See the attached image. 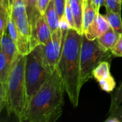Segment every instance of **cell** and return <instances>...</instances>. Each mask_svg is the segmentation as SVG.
I'll return each mask as SVG.
<instances>
[{
    "instance_id": "cell-1",
    "label": "cell",
    "mask_w": 122,
    "mask_h": 122,
    "mask_svg": "<svg viewBox=\"0 0 122 122\" xmlns=\"http://www.w3.org/2000/svg\"><path fill=\"white\" fill-rule=\"evenodd\" d=\"M65 92L62 79L55 69L27 103L22 122L58 121L63 112Z\"/></svg>"
},
{
    "instance_id": "cell-2",
    "label": "cell",
    "mask_w": 122,
    "mask_h": 122,
    "mask_svg": "<svg viewBox=\"0 0 122 122\" xmlns=\"http://www.w3.org/2000/svg\"><path fill=\"white\" fill-rule=\"evenodd\" d=\"M83 34L70 29L65 37L61 54L57 65L68 97L76 108L83 86L81 76V50Z\"/></svg>"
},
{
    "instance_id": "cell-3",
    "label": "cell",
    "mask_w": 122,
    "mask_h": 122,
    "mask_svg": "<svg viewBox=\"0 0 122 122\" xmlns=\"http://www.w3.org/2000/svg\"><path fill=\"white\" fill-rule=\"evenodd\" d=\"M25 60L26 56L19 55L12 66L5 84L7 113L9 115L13 114L21 122L27 107Z\"/></svg>"
},
{
    "instance_id": "cell-4",
    "label": "cell",
    "mask_w": 122,
    "mask_h": 122,
    "mask_svg": "<svg viewBox=\"0 0 122 122\" xmlns=\"http://www.w3.org/2000/svg\"><path fill=\"white\" fill-rule=\"evenodd\" d=\"M24 74L27 104L52 74L44 55L43 45H37L26 55Z\"/></svg>"
},
{
    "instance_id": "cell-5",
    "label": "cell",
    "mask_w": 122,
    "mask_h": 122,
    "mask_svg": "<svg viewBox=\"0 0 122 122\" xmlns=\"http://www.w3.org/2000/svg\"><path fill=\"white\" fill-rule=\"evenodd\" d=\"M113 54L111 50L102 47L97 39L89 40L83 34L81 50V76L83 86L91 78L95 68L102 61H111Z\"/></svg>"
},
{
    "instance_id": "cell-6",
    "label": "cell",
    "mask_w": 122,
    "mask_h": 122,
    "mask_svg": "<svg viewBox=\"0 0 122 122\" xmlns=\"http://www.w3.org/2000/svg\"><path fill=\"white\" fill-rule=\"evenodd\" d=\"M68 30L61 29L59 27L58 29L52 33V37L50 41L45 45H43V51L46 61L52 72L57 68L64 39Z\"/></svg>"
},
{
    "instance_id": "cell-7",
    "label": "cell",
    "mask_w": 122,
    "mask_h": 122,
    "mask_svg": "<svg viewBox=\"0 0 122 122\" xmlns=\"http://www.w3.org/2000/svg\"><path fill=\"white\" fill-rule=\"evenodd\" d=\"M11 11L18 30V34L24 37L30 42L31 30L24 0H14L11 7Z\"/></svg>"
},
{
    "instance_id": "cell-8",
    "label": "cell",
    "mask_w": 122,
    "mask_h": 122,
    "mask_svg": "<svg viewBox=\"0 0 122 122\" xmlns=\"http://www.w3.org/2000/svg\"><path fill=\"white\" fill-rule=\"evenodd\" d=\"M93 77L97 81L101 90L110 93L116 88V81L111 73L110 61L101 62L94 69Z\"/></svg>"
},
{
    "instance_id": "cell-9",
    "label": "cell",
    "mask_w": 122,
    "mask_h": 122,
    "mask_svg": "<svg viewBox=\"0 0 122 122\" xmlns=\"http://www.w3.org/2000/svg\"><path fill=\"white\" fill-rule=\"evenodd\" d=\"M52 37V31L43 15H41L38 19L35 28L31 34V50L38 44L45 45L47 44Z\"/></svg>"
},
{
    "instance_id": "cell-10",
    "label": "cell",
    "mask_w": 122,
    "mask_h": 122,
    "mask_svg": "<svg viewBox=\"0 0 122 122\" xmlns=\"http://www.w3.org/2000/svg\"><path fill=\"white\" fill-rule=\"evenodd\" d=\"M110 28L105 16L98 13L93 22L84 31V35L89 40H95L103 35Z\"/></svg>"
},
{
    "instance_id": "cell-11",
    "label": "cell",
    "mask_w": 122,
    "mask_h": 122,
    "mask_svg": "<svg viewBox=\"0 0 122 122\" xmlns=\"http://www.w3.org/2000/svg\"><path fill=\"white\" fill-rule=\"evenodd\" d=\"M0 45L10 64L13 65L14 62L16 61L19 54L18 53L16 42L9 35L6 29L0 39Z\"/></svg>"
},
{
    "instance_id": "cell-12",
    "label": "cell",
    "mask_w": 122,
    "mask_h": 122,
    "mask_svg": "<svg viewBox=\"0 0 122 122\" xmlns=\"http://www.w3.org/2000/svg\"><path fill=\"white\" fill-rule=\"evenodd\" d=\"M73 14L76 30L81 34H84L83 29V9L86 0H68Z\"/></svg>"
},
{
    "instance_id": "cell-13",
    "label": "cell",
    "mask_w": 122,
    "mask_h": 122,
    "mask_svg": "<svg viewBox=\"0 0 122 122\" xmlns=\"http://www.w3.org/2000/svg\"><path fill=\"white\" fill-rule=\"evenodd\" d=\"M24 3L32 34L35 28L36 23L42 14L38 8V0H24Z\"/></svg>"
},
{
    "instance_id": "cell-14",
    "label": "cell",
    "mask_w": 122,
    "mask_h": 122,
    "mask_svg": "<svg viewBox=\"0 0 122 122\" xmlns=\"http://www.w3.org/2000/svg\"><path fill=\"white\" fill-rule=\"evenodd\" d=\"M43 16L47 21L48 26L50 28V30L52 32L55 31L57 29L59 28V24H60V20L58 15L57 14L55 7V4H54V0H51L50 2L49 3L44 14Z\"/></svg>"
},
{
    "instance_id": "cell-15",
    "label": "cell",
    "mask_w": 122,
    "mask_h": 122,
    "mask_svg": "<svg viewBox=\"0 0 122 122\" xmlns=\"http://www.w3.org/2000/svg\"><path fill=\"white\" fill-rule=\"evenodd\" d=\"M119 36V34L116 33L110 27L107 31L96 39L102 47L106 50H111L113 46L116 44Z\"/></svg>"
},
{
    "instance_id": "cell-16",
    "label": "cell",
    "mask_w": 122,
    "mask_h": 122,
    "mask_svg": "<svg viewBox=\"0 0 122 122\" xmlns=\"http://www.w3.org/2000/svg\"><path fill=\"white\" fill-rule=\"evenodd\" d=\"M99 13L96 10V8L93 3L92 0H86L84 9H83V29H87V27L93 22L96 18L97 14Z\"/></svg>"
},
{
    "instance_id": "cell-17",
    "label": "cell",
    "mask_w": 122,
    "mask_h": 122,
    "mask_svg": "<svg viewBox=\"0 0 122 122\" xmlns=\"http://www.w3.org/2000/svg\"><path fill=\"white\" fill-rule=\"evenodd\" d=\"M105 16L110 25V27L113 29L118 34L122 33V20L121 13L114 12L112 11L106 10Z\"/></svg>"
},
{
    "instance_id": "cell-18",
    "label": "cell",
    "mask_w": 122,
    "mask_h": 122,
    "mask_svg": "<svg viewBox=\"0 0 122 122\" xmlns=\"http://www.w3.org/2000/svg\"><path fill=\"white\" fill-rule=\"evenodd\" d=\"M12 66L0 45V82L6 84Z\"/></svg>"
},
{
    "instance_id": "cell-19",
    "label": "cell",
    "mask_w": 122,
    "mask_h": 122,
    "mask_svg": "<svg viewBox=\"0 0 122 122\" xmlns=\"http://www.w3.org/2000/svg\"><path fill=\"white\" fill-rule=\"evenodd\" d=\"M111 104L109 108V114L114 112L122 103V81L118 88L116 89L114 94L111 95Z\"/></svg>"
},
{
    "instance_id": "cell-20",
    "label": "cell",
    "mask_w": 122,
    "mask_h": 122,
    "mask_svg": "<svg viewBox=\"0 0 122 122\" xmlns=\"http://www.w3.org/2000/svg\"><path fill=\"white\" fill-rule=\"evenodd\" d=\"M6 31L9 34V35L11 36V38L16 42L18 38V30L16 26V24L14 22V20L13 19L11 9L9 13L8 16V21H7V26H6Z\"/></svg>"
},
{
    "instance_id": "cell-21",
    "label": "cell",
    "mask_w": 122,
    "mask_h": 122,
    "mask_svg": "<svg viewBox=\"0 0 122 122\" xmlns=\"http://www.w3.org/2000/svg\"><path fill=\"white\" fill-rule=\"evenodd\" d=\"M9 11L3 4H0V39L6 29Z\"/></svg>"
},
{
    "instance_id": "cell-22",
    "label": "cell",
    "mask_w": 122,
    "mask_h": 122,
    "mask_svg": "<svg viewBox=\"0 0 122 122\" xmlns=\"http://www.w3.org/2000/svg\"><path fill=\"white\" fill-rule=\"evenodd\" d=\"M122 0H105L104 6L106 10L121 13Z\"/></svg>"
},
{
    "instance_id": "cell-23",
    "label": "cell",
    "mask_w": 122,
    "mask_h": 122,
    "mask_svg": "<svg viewBox=\"0 0 122 122\" xmlns=\"http://www.w3.org/2000/svg\"><path fill=\"white\" fill-rule=\"evenodd\" d=\"M66 2L67 0H54L55 7L59 17V20L62 19L65 16Z\"/></svg>"
},
{
    "instance_id": "cell-24",
    "label": "cell",
    "mask_w": 122,
    "mask_h": 122,
    "mask_svg": "<svg viewBox=\"0 0 122 122\" xmlns=\"http://www.w3.org/2000/svg\"><path fill=\"white\" fill-rule=\"evenodd\" d=\"M65 19L67 20L70 29H76V23H75V20H74V17H73V14L69 4V1L67 0L66 2V6H65Z\"/></svg>"
},
{
    "instance_id": "cell-25",
    "label": "cell",
    "mask_w": 122,
    "mask_h": 122,
    "mask_svg": "<svg viewBox=\"0 0 122 122\" xmlns=\"http://www.w3.org/2000/svg\"><path fill=\"white\" fill-rule=\"evenodd\" d=\"M106 122H122V105L121 104L114 112L109 114Z\"/></svg>"
},
{
    "instance_id": "cell-26",
    "label": "cell",
    "mask_w": 122,
    "mask_h": 122,
    "mask_svg": "<svg viewBox=\"0 0 122 122\" xmlns=\"http://www.w3.org/2000/svg\"><path fill=\"white\" fill-rule=\"evenodd\" d=\"M111 51L114 56L122 57V33L119 34L116 44L111 49Z\"/></svg>"
},
{
    "instance_id": "cell-27",
    "label": "cell",
    "mask_w": 122,
    "mask_h": 122,
    "mask_svg": "<svg viewBox=\"0 0 122 122\" xmlns=\"http://www.w3.org/2000/svg\"><path fill=\"white\" fill-rule=\"evenodd\" d=\"M6 107V90H5V84L0 82V114Z\"/></svg>"
},
{
    "instance_id": "cell-28",
    "label": "cell",
    "mask_w": 122,
    "mask_h": 122,
    "mask_svg": "<svg viewBox=\"0 0 122 122\" xmlns=\"http://www.w3.org/2000/svg\"><path fill=\"white\" fill-rule=\"evenodd\" d=\"M50 1L51 0H38V8L42 15L44 14Z\"/></svg>"
},
{
    "instance_id": "cell-29",
    "label": "cell",
    "mask_w": 122,
    "mask_h": 122,
    "mask_svg": "<svg viewBox=\"0 0 122 122\" xmlns=\"http://www.w3.org/2000/svg\"><path fill=\"white\" fill-rule=\"evenodd\" d=\"M104 1L105 0H92V1L94 4L96 8V10L98 11V12H99L100 8L103 5H104Z\"/></svg>"
},
{
    "instance_id": "cell-30",
    "label": "cell",
    "mask_w": 122,
    "mask_h": 122,
    "mask_svg": "<svg viewBox=\"0 0 122 122\" xmlns=\"http://www.w3.org/2000/svg\"><path fill=\"white\" fill-rule=\"evenodd\" d=\"M0 4H3L9 11L11 9V7L9 6V1L8 0H0Z\"/></svg>"
},
{
    "instance_id": "cell-31",
    "label": "cell",
    "mask_w": 122,
    "mask_h": 122,
    "mask_svg": "<svg viewBox=\"0 0 122 122\" xmlns=\"http://www.w3.org/2000/svg\"><path fill=\"white\" fill-rule=\"evenodd\" d=\"M9 1V6H10V7H12V4H13V2H14V0H8Z\"/></svg>"
}]
</instances>
